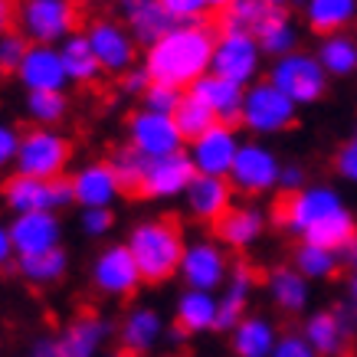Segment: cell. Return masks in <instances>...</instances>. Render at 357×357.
<instances>
[{"label":"cell","instance_id":"obj_1","mask_svg":"<svg viewBox=\"0 0 357 357\" xmlns=\"http://www.w3.org/2000/svg\"><path fill=\"white\" fill-rule=\"evenodd\" d=\"M275 223L298 243L341 249L357 236V220L344 197L328 184H308L275 206Z\"/></svg>","mask_w":357,"mask_h":357},{"label":"cell","instance_id":"obj_2","mask_svg":"<svg viewBox=\"0 0 357 357\" xmlns=\"http://www.w3.org/2000/svg\"><path fill=\"white\" fill-rule=\"evenodd\" d=\"M217 33L204 20L177 23L167 36H161L144 53V69L154 82H167L177 89H190L197 79H204L213 63Z\"/></svg>","mask_w":357,"mask_h":357},{"label":"cell","instance_id":"obj_3","mask_svg":"<svg viewBox=\"0 0 357 357\" xmlns=\"http://www.w3.org/2000/svg\"><path fill=\"white\" fill-rule=\"evenodd\" d=\"M125 246L131 249V256L138 262L141 279L148 285H161V282L174 279L181 272V259H184V233L174 220L154 217L135 223L125 239Z\"/></svg>","mask_w":357,"mask_h":357},{"label":"cell","instance_id":"obj_4","mask_svg":"<svg viewBox=\"0 0 357 357\" xmlns=\"http://www.w3.org/2000/svg\"><path fill=\"white\" fill-rule=\"evenodd\" d=\"M298 119V105L285 96L275 82L259 79L246 89L243 96V119L239 125L246 131H252L256 138H269V135H282L289 131Z\"/></svg>","mask_w":357,"mask_h":357},{"label":"cell","instance_id":"obj_5","mask_svg":"<svg viewBox=\"0 0 357 357\" xmlns=\"http://www.w3.org/2000/svg\"><path fill=\"white\" fill-rule=\"evenodd\" d=\"M328 79L331 76L325 73V66L318 63L314 53H298L295 50L289 56L272 59V66H269V82H275L298 109L302 105H314V102L325 98Z\"/></svg>","mask_w":357,"mask_h":357},{"label":"cell","instance_id":"obj_6","mask_svg":"<svg viewBox=\"0 0 357 357\" xmlns=\"http://www.w3.org/2000/svg\"><path fill=\"white\" fill-rule=\"evenodd\" d=\"M3 204L13 217L20 213H56L63 206L76 204L73 200V184L66 177L43 181V177H26V174H13L10 181L0 190Z\"/></svg>","mask_w":357,"mask_h":357},{"label":"cell","instance_id":"obj_7","mask_svg":"<svg viewBox=\"0 0 357 357\" xmlns=\"http://www.w3.org/2000/svg\"><path fill=\"white\" fill-rule=\"evenodd\" d=\"M17 26L30 43L56 46L76 33V7L73 0H20Z\"/></svg>","mask_w":357,"mask_h":357},{"label":"cell","instance_id":"obj_8","mask_svg":"<svg viewBox=\"0 0 357 357\" xmlns=\"http://www.w3.org/2000/svg\"><path fill=\"white\" fill-rule=\"evenodd\" d=\"M73 158V148L66 135L53 128H30L23 131L20 138V151H17V174H26V177H43V181H56L63 177L66 164Z\"/></svg>","mask_w":357,"mask_h":357},{"label":"cell","instance_id":"obj_9","mask_svg":"<svg viewBox=\"0 0 357 357\" xmlns=\"http://www.w3.org/2000/svg\"><path fill=\"white\" fill-rule=\"evenodd\" d=\"M233 262L227 256V246L220 239H190L181 259L177 279L184 289H200V292H220L227 285Z\"/></svg>","mask_w":357,"mask_h":357},{"label":"cell","instance_id":"obj_10","mask_svg":"<svg viewBox=\"0 0 357 357\" xmlns=\"http://www.w3.org/2000/svg\"><path fill=\"white\" fill-rule=\"evenodd\" d=\"M279 177H282L279 154L256 138L243 141V148H239V154H236V164H233V171H229L233 190H236V194H246V197H262L279 187Z\"/></svg>","mask_w":357,"mask_h":357},{"label":"cell","instance_id":"obj_11","mask_svg":"<svg viewBox=\"0 0 357 357\" xmlns=\"http://www.w3.org/2000/svg\"><path fill=\"white\" fill-rule=\"evenodd\" d=\"M298 331L318 351V357H344L357 335V321L351 314V308L341 302L335 308H314V312H308Z\"/></svg>","mask_w":357,"mask_h":357},{"label":"cell","instance_id":"obj_12","mask_svg":"<svg viewBox=\"0 0 357 357\" xmlns=\"http://www.w3.org/2000/svg\"><path fill=\"white\" fill-rule=\"evenodd\" d=\"M89 279L96 285V292L109 295V298H131L144 285L138 262L125 243H109L105 249H98L92 269H89Z\"/></svg>","mask_w":357,"mask_h":357},{"label":"cell","instance_id":"obj_13","mask_svg":"<svg viewBox=\"0 0 357 357\" xmlns=\"http://www.w3.org/2000/svg\"><path fill=\"white\" fill-rule=\"evenodd\" d=\"M210 73H217V76L229 79V82H236L243 89L259 82L262 50L256 43V36L252 33H220Z\"/></svg>","mask_w":357,"mask_h":357},{"label":"cell","instance_id":"obj_14","mask_svg":"<svg viewBox=\"0 0 357 357\" xmlns=\"http://www.w3.org/2000/svg\"><path fill=\"white\" fill-rule=\"evenodd\" d=\"M128 144L151 161V158H167V154L184 151V135L177 128L174 115L138 109L128 115Z\"/></svg>","mask_w":357,"mask_h":357},{"label":"cell","instance_id":"obj_15","mask_svg":"<svg viewBox=\"0 0 357 357\" xmlns=\"http://www.w3.org/2000/svg\"><path fill=\"white\" fill-rule=\"evenodd\" d=\"M243 148L239 135L233 131V125H223L217 121L210 131H204L200 138L190 141V161H194L197 174H206V177H229L233 164H236V154Z\"/></svg>","mask_w":357,"mask_h":357},{"label":"cell","instance_id":"obj_16","mask_svg":"<svg viewBox=\"0 0 357 357\" xmlns=\"http://www.w3.org/2000/svg\"><path fill=\"white\" fill-rule=\"evenodd\" d=\"M89 43L92 53L102 63V73H119L125 76L128 69H135V56H138V40L131 36V30L119 20H92L89 23Z\"/></svg>","mask_w":357,"mask_h":357},{"label":"cell","instance_id":"obj_17","mask_svg":"<svg viewBox=\"0 0 357 357\" xmlns=\"http://www.w3.org/2000/svg\"><path fill=\"white\" fill-rule=\"evenodd\" d=\"M194 177H197V167L187 151L167 154V158H151L138 194L148 197V200H174V197L187 194V187L194 184Z\"/></svg>","mask_w":357,"mask_h":357},{"label":"cell","instance_id":"obj_18","mask_svg":"<svg viewBox=\"0 0 357 357\" xmlns=\"http://www.w3.org/2000/svg\"><path fill=\"white\" fill-rule=\"evenodd\" d=\"M112 337V321L102 314L82 312L69 318L63 331L56 335V354L59 357H102Z\"/></svg>","mask_w":357,"mask_h":357},{"label":"cell","instance_id":"obj_19","mask_svg":"<svg viewBox=\"0 0 357 357\" xmlns=\"http://www.w3.org/2000/svg\"><path fill=\"white\" fill-rule=\"evenodd\" d=\"M69 184H73V200L82 210H112V204L125 194L109 161L82 164L79 171H73Z\"/></svg>","mask_w":357,"mask_h":357},{"label":"cell","instance_id":"obj_20","mask_svg":"<svg viewBox=\"0 0 357 357\" xmlns=\"http://www.w3.org/2000/svg\"><path fill=\"white\" fill-rule=\"evenodd\" d=\"M164 331L167 328H164V318L158 308H151V305H131L128 312L121 314L115 335H119V344L125 354L144 357L164 341Z\"/></svg>","mask_w":357,"mask_h":357},{"label":"cell","instance_id":"obj_21","mask_svg":"<svg viewBox=\"0 0 357 357\" xmlns=\"http://www.w3.org/2000/svg\"><path fill=\"white\" fill-rule=\"evenodd\" d=\"M17 79L26 92H63L66 82H69V73H66L59 46L33 43L26 59L17 69Z\"/></svg>","mask_w":357,"mask_h":357},{"label":"cell","instance_id":"obj_22","mask_svg":"<svg viewBox=\"0 0 357 357\" xmlns=\"http://www.w3.org/2000/svg\"><path fill=\"white\" fill-rule=\"evenodd\" d=\"M10 236L17 259L40 256V252L63 246V223L56 213H20L10 220Z\"/></svg>","mask_w":357,"mask_h":357},{"label":"cell","instance_id":"obj_23","mask_svg":"<svg viewBox=\"0 0 357 357\" xmlns=\"http://www.w3.org/2000/svg\"><path fill=\"white\" fill-rule=\"evenodd\" d=\"M266 227H269V217H266V210L256 204H233L227 213L213 223L217 239L227 249H236V252H246V249L256 246L262 239V233H266Z\"/></svg>","mask_w":357,"mask_h":357},{"label":"cell","instance_id":"obj_24","mask_svg":"<svg viewBox=\"0 0 357 357\" xmlns=\"http://www.w3.org/2000/svg\"><path fill=\"white\" fill-rule=\"evenodd\" d=\"M119 10H121L125 26L131 30V36L144 50L154 46L161 36H167L177 26V20L167 13V7H164L161 0H119Z\"/></svg>","mask_w":357,"mask_h":357},{"label":"cell","instance_id":"obj_25","mask_svg":"<svg viewBox=\"0 0 357 357\" xmlns=\"http://www.w3.org/2000/svg\"><path fill=\"white\" fill-rule=\"evenodd\" d=\"M187 213L200 223H217L229 206H233V184L229 177H206V174H197L194 184L187 187L184 194Z\"/></svg>","mask_w":357,"mask_h":357},{"label":"cell","instance_id":"obj_26","mask_svg":"<svg viewBox=\"0 0 357 357\" xmlns=\"http://www.w3.org/2000/svg\"><path fill=\"white\" fill-rule=\"evenodd\" d=\"M187 92L194 98H200L223 125H239V119H243V96H246V89L217 76V73H206L204 79H197Z\"/></svg>","mask_w":357,"mask_h":357},{"label":"cell","instance_id":"obj_27","mask_svg":"<svg viewBox=\"0 0 357 357\" xmlns=\"http://www.w3.org/2000/svg\"><path fill=\"white\" fill-rule=\"evenodd\" d=\"M279 325L269 314L249 312L233 331H229V354L233 357H272L279 344Z\"/></svg>","mask_w":357,"mask_h":357},{"label":"cell","instance_id":"obj_28","mask_svg":"<svg viewBox=\"0 0 357 357\" xmlns=\"http://www.w3.org/2000/svg\"><path fill=\"white\" fill-rule=\"evenodd\" d=\"M252 292H256V272L249 269L246 262H236L233 272H229L227 285L217 292L220 298V321L217 331H233V328L249 314V302H252Z\"/></svg>","mask_w":357,"mask_h":357},{"label":"cell","instance_id":"obj_29","mask_svg":"<svg viewBox=\"0 0 357 357\" xmlns=\"http://www.w3.org/2000/svg\"><path fill=\"white\" fill-rule=\"evenodd\" d=\"M266 292H269V302L275 305V312H282V314H308L312 282L305 279L295 266H275V269L266 275Z\"/></svg>","mask_w":357,"mask_h":357},{"label":"cell","instance_id":"obj_30","mask_svg":"<svg viewBox=\"0 0 357 357\" xmlns=\"http://www.w3.org/2000/svg\"><path fill=\"white\" fill-rule=\"evenodd\" d=\"M220 321V298L217 292H200V289H184L174 305V328L184 335H204L217 331Z\"/></svg>","mask_w":357,"mask_h":357},{"label":"cell","instance_id":"obj_31","mask_svg":"<svg viewBox=\"0 0 357 357\" xmlns=\"http://www.w3.org/2000/svg\"><path fill=\"white\" fill-rule=\"evenodd\" d=\"M302 17L308 30L318 36L344 33L347 26L357 23V0H305Z\"/></svg>","mask_w":357,"mask_h":357},{"label":"cell","instance_id":"obj_32","mask_svg":"<svg viewBox=\"0 0 357 357\" xmlns=\"http://www.w3.org/2000/svg\"><path fill=\"white\" fill-rule=\"evenodd\" d=\"M318 63L325 66V73L331 79H347L357 73V36L351 30L344 33H331L318 40Z\"/></svg>","mask_w":357,"mask_h":357},{"label":"cell","instance_id":"obj_33","mask_svg":"<svg viewBox=\"0 0 357 357\" xmlns=\"http://www.w3.org/2000/svg\"><path fill=\"white\" fill-rule=\"evenodd\" d=\"M256 43H259L262 56H272V59L295 53V46H298V30H295V20L289 17V10L266 13V20H262L259 30H256Z\"/></svg>","mask_w":357,"mask_h":357},{"label":"cell","instance_id":"obj_34","mask_svg":"<svg viewBox=\"0 0 357 357\" xmlns=\"http://www.w3.org/2000/svg\"><path fill=\"white\" fill-rule=\"evenodd\" d=\"M59 53H63L66 73H69V82H96L98 73H102V63L98 56L92 53V43H89L86 33H73L59 43Z\"/></svg>","mask_w":357,"mask_h":357},{"label":"cell","instance_id":"obj_35","mask_svg":"<svg viewBox=\"0 0 357 357\" xmlns=\"http://www.w3.org/2000/svg\"><path fill=\"white\" fill-rule=\"evenodd\" d=\"M292 266L308 282H328L341 269V256H337V249L318 246V243H298L292 252Z\"/></svg>","mask_w":357,"mask_h":357},{"label":"cell","instance_id":"obj_36","mask_svg":"<svg viewBox=\"0 0 357 357\" xmlns=\"http://www.w3.org/2000/svg\"><path fill=\"white\" fill-rule=\"evenodd\" d=\"M17 269H20V279L36 285V289H46V285H56L69 272V256L66 249H50V252H40V256H23L17 259Z\"/></svg>","mask_w":357,"mask_h":357},{"label":"cell","instance_id":"obj_37","mask_svg":"<svg viewBox=\"0 0 357 357\" xmlns=\"http://www.w3.org/2000/svg\"><path fill=\"white\" fill-rule=\"evenodd\" d=\"M269 10L272 7H266L262 0H236L233 7L220 13V33H252L256 36Z\"/></svg>","mask_w":357,"mask_h":357},{"label":"cell","instance_id":"obj_38","mask_svg":"<svg viewBox=\"0 0 357 357\" xmlns=\"http://www.w3.org/2000/svg\"><path fill=\"white\" fill-rule=\"evenodd\" d=\"M109 164H112V171H115V177H119L121 190L125 194H138L141 181H144V171H148V158L138 148L125 144V148H119V151L112 154Z\"/></svg>","mask_w":357,"mask_h":357},{"label":"cell","instance_id":"obj_39","mask_svg":"<svg viewBox=\"0 0 357 357\" xmlns=\"http://www.w3.org/2000/svg\"><path fill=\"white\" fill-rule=\"evenodd\" d=\"M174 121H177V128H181L184 141H194V138H200L204 131H210L213 125H217V115L206 109L200 98H194L190 92H187L184 102H181L177 112H174Z\"/></svg>","mask_w":357,"mask_h":357},{"label":"cell","instance_id":"obj_40","mask_svg":"<svg viewBox=\"0 0 357 357\" xmlns=\"http://www.w3.org/2000/svg\"><path fill=\"white\" fill-rule=\"evenodd\" d=\"M69 112V102H66L63 92H30L26 96V115L33 119V125L40 128H53L66 119Z\"/></svg>","mask_w":357,"mask_h":357},{"label":"cell","instance_id":"obj_41","mask_svg":"<svg viewBox=\"0 0 357 357\" xmlns=\"http://www.w3.org/2000/svg\"><path fill=\"white\" fill-rule=\"evenodd\" d=\"M181 102H184V89L167 86V82H151L148 92L141 96V109L158 112V115H174Z\"/></svg>","mask_w":357,"mask_h":357},{"label":"cell","instance_id":"obj_42","mask_svg":"<svg viewBox=\"0 0 357 357\" xmlns=\"http://www.w3.org/2000/svg\"><path fill=\"white\" fill-rule=\"evenodd\" d=\"M30 46L33 43L20 30L3 33V36H0V73H13V76H17V69H20V63L26 59Z\"/></svg>","mask_w":357,"mask_h":357},{"label":"cell","instance_id":"obj_43","mask_svg":"<svg viewBox=\"0 0 357 357\" xmlns=\"http://www.w3.org/2000/svg\"><path fill=\"white\" fill-rule=\"evenodd\" d=\"M272 357H318V351L305 341L302 331H282Z\"/></svg>","mask_w":357,"mask_h":357},{"label":"cell","instance_id":"obj_44","mask_svg":"<svg viewBox=\"0 0 357 357\" xmlns=\"http://www.w3.org/2000/svg\"><path fill=\"white\" fill-rule=\"evenodd\" d=\"M112 223H115V220H112V210H82V213H79V227L92 239L109 236Z\"/></svg>","mask_w":357,"mask_h":357},{"label":"cell","instance_id":"obj_45","mask_svg":"<svg viewBox=\"0 0 357 357\" xmlns=\"http://www.w3.org/2000/svg\"><path fill=\"white\" fill-rule=\"evenodd\" d=\"M161 3L177 23H197L204 17V10H210L206 0H161Z\"/></svg>","mask_w":357,"mask_h":357},{"label":"cell","instance_id":"obj_46","mask_svg":"<svg viewBox=\"0 0 357 357\" xmlns=\"http://www.w3.org/2000/svg\"><path fill=\"white\" fill-rule=\"evenodd\" d=\"M20 131L7 125V121H0V171L3 167H13L17 164V151H20Z\"/></svg>","mask_w":357,"mask_h":357},{"label":"cell","instance_id":"obj_47","mask_svg":"<svg viewBox=\"0 0 357 357\" xmlns=\"http://www.w3.org/2000/svg\"><path fill=\"white\" fill-rule=\"evenodd\" d=\"M335 171L344 177L347 184H357V131L351 135V141H347L344 148L337 151L335 158Z\"/></svg>","mask_w":357,"mask_h":357},{"label":"cell","instance_id":"obj_48","mask_svg":"<svg viewBox=\"0 0 357 357\" xmlns=\"http://www.w3.org/2000/svg\"><path fill=\"white\" fill-rule=\"evenodd\" d=\"M302 187H308V177H305L302 164H282L279 190H285V194H298Z\"/></svg>","mask_w":357,"mask_h":357},{"label":"cell","instance_id":"obj_49","mask_svg":"<svg viewBox=\"0 0 357 357\" xmlns=\"http://www.w3.org/2000/svg\"><path fill=\"white\" fill-rule=\"evenodd\" d=\"M151 82L154 79L148 76V69H144V66H135V69H128V73L121 76V92H128V96H144Z\"/></svg>","mask_w":357,"mask_h":357},{"label":"cell","instance_id":"obj_50","mask_svg":"<svg viewBox=\"0 0 357 357\" xmlns=\"http://www.w3.org/2000/svg\"><path fill=\"white\" fill-rule=\"evenodd\" d=\"M17 259V249H13V236H10V223H0V269L10 266Z\"/></svg>","mask_w":357,"mask_h":357},{"label":"cell","instance_id":"obj_51","mask_svg":"<svg viewBox=\"0 0 357 357\" xmlns=\"http://www.w3.org/2000/svg\"><path fill=\"white\" fill-rule=\"evenodd\" d=\"M26 357H59L56 354V337H36L30 344V351H26Z\"/></svg>","mask_w":357,"mask_h":357},{"label":"cell","instance_id":"obj_52","mask_svg":"<svg viewBox=\"0 0 357 357\" xmlns=\"http://www.w3.org/2000/svg\"><path fill=\"white\" fill-rule=\"evenodd\" d=\"M10 23H17V3L13 0H0V36L10 33Z\"/></svg>","mask_w":357,"mask_h":357},{"label":"cell","instance_id":"obj_53","mask_svg":"<svg viewBox=\"0 0 357 357\" xmlns=\"http://www.w3.org/2000/svg\"><path fill=\"white\" fill-rule=\"evenodd\" d=\"M337 256H341V266H344L347 272H357V236L337 249Z\"/></svg>","mask_w":357,"mask_h":357},{"label":"cell","instance_id":"obj_54","mask_svg":"<svg viewBox=\"0 0 357 357\" xmlns=\"http://www.w3.org/2000/svg\"><path fill=\"white\" fill-rule=\"evenodd\" d=\"M344 305L351 308L357 321V272H347V285H344Z\"/></svg>","mask_w":357,"mask_h":357},{"label":"cell","instance_id":"obj_55","mask_svg":"<svg viewBox=\"0 0 357 357\" xmlns=\"http://www.w3.org/2000/svg\"><path fill=\"white\" fill-rule=\"evenodd\" d=\"M233 3H236V0H206V7H210V10H227V7H233Z\"/></svg>","mask_w":357,"mask_h":357},{"label":"cell","instance_id":"obj_56","mask_svg":"<svg viewBox=\"0 0 357 357\" xmlns=\"http://www.w3.org/2000/svg\"><path fill=\"white\" fill-rule=\"evenodd\" d=\"M262 3H266V7H272V10H285L292 0H262Z\"/></svg>","mask_w":357,"mask_h":357},{"label":"cell","instance_id":"obj_57","mask_svg":"<svg viewBox=\"0 0 357 357\" xmlns=\"http://www.w3.org/2000/svg\"><path fill=\"white\" fill-rule=\"evenodd\" d=\"M102 357H131V354H125V351H121V347H119V351H105V354H102Z\"/></svg>","mask_w":357,"mask_h":357},{"label":"cell","instance_id":"obj_58","mask_svg":"<svg viewBox=\"0 0 357 357\" xmlns=\"http://www.w3.org/2000/svg\"><path fill=\"white\" fill-rule=\"evenodd\" d=\"M96 3H102V0H96Z\"/></svg>","mask_w":357,"mask_h":357},{"label":"cell","instance_id":"obj_59","mask_svg":"<svg viewBox=\"0 0 357 357\" xmlns=\"http://www.w3.org/2000/svg\"><path fill=\"white\" fill-rule=\"evenodd\" d=\"M171 357H174V354H171Z\"/></svg>","mask_w":357,"mask_h":357}]
</instances>
